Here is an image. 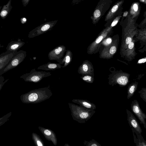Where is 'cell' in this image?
<instances>
[{
  "mask_svg": "<svg viewBox=\"0 0 146 146\" xmlns=\"http://www.w3.org/2000/svg\"><path fill=\"white\" fill-rule=\"evenodd\" d=\"M57 21L56 20L46 22L36 27L29 32L28 38H33L51 30Z\"/></svg>",
  "mask_w": 146,
  "mask_h": 146,
  "instance_id": "5b68a950",
  "label": "cell"
},
{
  "mask_svg": "<svg viewBox=\"0 0 146 146\" xmlns=\"http://www.w3.org/2000/svg\"><path fill=\"white\" fill-rule=\"evenodd\" d=\"M118 8V6L117 5H114L112 8L111 11L112 13L115 12L117 10Z\"/></svg>",
  "mask_w": 146,
  "mask_h": 146,
  "instance_id": "f1b7e54d",
  "label": "cell"
},
{
  "mask_svg": "<svg viewBox=\"0 0 146 146\" xmlns=\"http://www.w3.org/2000/svg\"><path fill=\"white\" fill-rule=\"evenodd\" d=\"M103 38V37L102 36H99L96 40V43L97 44L100 43L102 40Z\"/></svg>",
  "mask_w": 146,
  "mask_h": 146,
  "instance_id": "83f0119b",
  "label": "cell"
},
{
  "mask_svg": "<svg viewBox=\"0 0 146 146\" xmlns=\"http://www.w3.org/2000/svg\"><path fill=\"white\" fill-rule=\"evenodd\" d=\"M116 50V48L115 46H113L111 47L110 50V53L111 54H114Z\"/></svg>",
  "mask_w": 146,
  "mask_h": 146,
  "instance_id": "484cf974",
  "label": "cell"
},
{
  "mask_svg": "<svg viewBox=\"0 0 146 146\" xmlns=\"http://www.w3.org/2000/svg\"><path fill=\"white\" fill-rule=\"evenodd\" d=\"M72 101L83 108L89 110H94L96 108V105L94 104L87 100L74 99H73Z\"/></svg>",
  "mask_w": 146,
  "mask_h": 146,
  "instance_id": "7c38bea8",
  "label": "cell"
},
{
  "mask_svg": "<svg viewBox=\"0 0 146 146\" xmlns=\"http://www.w3.org/2000/svg\"><path fill=\"white\" fill-rule=\"evenodd\" d=\"M68 104L73 119L80 123H85L96 112L94 110H89L80 106L70 103Z\"/></svg>",
  "mask_w": 146,
  "mask_h": 146,
  "instance_id": "7a4b0ae2",
  "label": "cell"
},
{
  "mask_svg": "<svg viewBox=\"0 0 146 146\" xmlns=\"http://www.w3.org/2000/svg\"><path fill=\"white\" fill-rule=\"evenodd\" d=\"M137 84L134 83L130 85L127 88V98L129 99L134 94L137 88Z\"/></svg>",
  "mask_w": 146,
  "mask_h": 146,
  "instance_id": "e0dca14e",
  "label": "cell"
},
{
  "mask_svg": "<svg viewBox=\"0 0 146 146\" xmlns=\"http://www.w3.org/2000/svg\"><path fill=\"white\" fill-rule=\"evenodd\" d=\"M30 0H22L23 6L25 7L28 4Z\"/></svg>",
  "mask_w": 146,
  "mask_h": 146,
  "instance_id": "4316f807",
  "label": "cell"
},
{
  "mask_svg": "<svg viewBox=\"0 0 146 146\" xmlns=\"http://www.w3.org/2000/svg\"><path fill=\"white\" fill-rule=\"evenodd\" d=\"M26 56L25 51H16L8 63L0 70V76L17 67L24 60Z\"/></svg>",
  "mask_w": 146,
  "mask_h": 146,
  "instance_id": "3957f363",
  "label": "cell"
},
{
  "mask_svg": "<svg viewBox=\"0 0 146 146\" xmlns=\"http://www.w3.org/2000/svg\"><path fill=\"white\" fill-rule=\"evenodd\" d=\"M2 7L1 6H0V10L1 9Z\"/></svg>",
  "mask_w": 146,
  "mask_h": 146,
  "instance_id": "ab89813d",
  "label": "cell"
},
{
  "mask_svg": "<svg viewBox=\"0 0 146 146\" xmlns=\"http://www.w3.org/2000/svg\"><path fill=\"white\" fill-rule=\"evenodd\" d=\"M101 13L98 9L96 10L94 13V16L96 18L99 17Z\"/></svg>",
  "mask_w": 146,
  "mask_h": 146,
  "instance_id": "d4e9b609",
  "label": "cell"
},
{
  "mask_svg": "<svg viewBox=\"0 0 146 146\" xmlns=\"http://www.w3.org/2000/svg\"><path fill=\"white\" fill-rule=\"evenodd\" d=\"M9 80V79H7L4 81L5 78L4 77L1 76H0V91L3 85Z\"/></svg>",
  "mask_w": 146,
  "mask_h": 146,
  "instance_id": "cb8c5ba5",
  "label": "cell"
},
{
  "mask_svg": "<svg viewBox=\"0 0 146 146\" xmlns=\"http://www.w3.org/2000/svg\"><path fill=\"white\" fill-rule=\"evenodd\" d=\"M3 47V45H1V43H0V48Z\"/></svg>",
  "mask_w": 146,
  "mask_h": 146,
  "instance_id": "f35d334b",
  "label": "cell"
},
{
  "mask_svg": "<svg viewBox=\"0 0 146 146\" xmlns=\"http://www.w3.org/2000/svg\"><path fill=\"white\" fill-rule=\"evenodd\" d=\"M66 54L63 57L57 61L60 64H64L62 67L65 68L69 65L72 61L73 54L71 50H68L66 52Z\"/></svg>",
  "mask_w": 146,
  "mask_h": 146,
  "instance_id": "5bb4252c",
  "label": "cell"
},
{
  "mask_svg": "<svg viewBox=\"0 0 146 146\" xmlns=\"http://www.w3.org/2000/svg\"><path fill=\"white\" fill-rule=\"evenodd\" d=\"M3 54V53L0 54V56H1Z\"/></svg>",
  "mask_w": 146,
  "mask_h": 146,
  "instance_id": "60d3db41",
  "label": "cell"
},
{
  "mask_svg": "<svg viewBox=\"0 0 146 146\" xmlns=\"http://www.w3.org/2000/svg\"><path fill=\"white\" fill-rule=\"evenodd\" d=\"M21 22L22 23L24 24L26 23L27 21V19L25 18H21Z\"/></svg>",
  "mask_w": 146,
  "mask_h": 146,
  "instance_id": "836d02e7",
  "label": "cell"
},
{
  "mask_svg": "<svg viewBox=\"0 0 146 146\" xmlns=\"http://www.w3.org/2000/svg\"><path fill=\"white\" fill-rule=\"evenodd\" d=\"M38 128L46 139L52 141L55 145H56L57 139L54 132L51 130L40 127H39Z\"/></svg>",
  "mask_w": 146,
  "mask_h": 146,
  "instance_id": "9c48e42d",
  "label": "cell"
},
{
  "mask_svg": "<svg viewBox=\"0 0 146 146\" xmlns=\"http://www.w3.org/2000/svg\"><path fill=\"white\" fill-rule=\"evenodd\" d=\"M81 78L83 80L86 82L91 83L93 82L92 78L90 76L86 75Z\"/></svg>",
  "mask_w": 146,
  "mask_h": 146,
  "instance_id": "603a6c76",
  "label": "cell"
},
{
  "mask_svg": "<svg viewBox=\"0 0 146 146\" xmlns=\"http://www.w3.org/2000/svg\"><path fill=\"white\" fill-rule=\"evenodd\" d=\"M131 38L130 37H128L126 39L125 42L126 44H129L131 42Z\"/></svg>",
  "mask_w": 146,
  "mask_h": 146,
  "instance_id": "f546056e",
  "label": "cell"
},
{
  "mask_svg": "<svg viewBox=\"0 0 146 146\" xmlns=\"http://www.w3.org/2000/svg\"><path fill=\"white\" fill-rule=\"evenodd\" d=\"M51 75L50 72L37 71L34 68L30 72L23 74L21 76L20 78L25 82L38 83L43 78Z\"/></svg>",
  "mask_w": 146,
  "mask_h": 146,
  "instance_id": "277c9868",
  "label": "cell"
},
{
  "mask_svg": "<svg viewBox=\"0 0 146 146\" xmlns=\"http://www.w3.org/2000/svg\"><path fill=\"white\" fill-rule=\"evenodd\" d=\"M134 46V43L133 42H131L128 45V48L129 49H132Z\"/></svg>",
  "mask_w": 146,
  "mask_h": 146,
  "instance_id": "4dcf8cb0",
  "label": "cell"
},
{
  "mask_svg": "<svg viewBox=\"0 0 146 146\" xmlns=\"http://www.w3.org/2000/svg\"><path fill=\"white\" fill-rule=\"evenodd\" d=\"M79 0H73L72 2L73 4H75Z\"/></svg>",
  "mask_w": 146,
  "mask_h": 146,
  "instance_id": "8d00e7d4",
  "label": "cell"
},
{
  "mask_svg": "<svg viewBox=\"0 0 146 146\" xmlns=\"http://www.w3.org/2000/svg\"><path fill=\"white\" fill-rule=\"evenodd\" d=\"M131 108L133 112L137 116L140 121V123L144 125L146 129V123L145 119L146 114L144 113L140 108L139 104L136 100L132 101L131 103Z\"/></svg>",
  "mask_w": 146,
  "mask_h": 146,
  "instance_id": "8992f818",
  "label": "cell"
},
{
  "mask_svg": "<svg viewBox=\"0 0 146 146\" xmlns=\"http://www.w3.org/2000/svg\"><path fill=\"white\" fill-rule=\"evenodd\" d=\"M133 8L134 10L137 11L138 9V7L137 5L136 4H135L133 5Z\"/></svg>",
  "mask_w": 146,
  "mask_h": 146,
  "instance_id": "e575fe53",
  "label": "cell"
},
{
  "mask_svg": "<svg viewBox=\"0 0 146 146\" xmlns=\"http://www.w3.org/2000/svg\"><path fill=\"white\" fill-rule=\"evenodd\" d=\"M32 137L35 145L38 146H43L42 141L41 139L39 137L36 133H33Z\"/></svg>",
  "mask_w": 146,
  "mask_h": 146,
  "instance_id": "d6986e66",
  "label": "cell"
},
{
  "mask_svg": "<svg viewBox=\"0 0 146 146\" xmlns=\"http://www.w3.org/2000/svg\"><path fill=\"white\" fill-rule=\"evenodd\" d=\"M84 144L86 146H101V145L94 139H92L89 141H84Z\"/></svg>",
  "mask_w": 146,
  "mask_h": 146,
  "instance_id": "ffe728a7",
  "label": "cell"
},
{
  "mask_svg": "<svg viewBox=\"0 0 146 146\" xmlns=\"http://www.w3.org/2000/svg\"><path fill=\"white\" fill-rule=\"evenodd\" d=\"M146 58H142L139 60L138 61V63H143L146 62Z\"/></svg>",
  "mask_w": 146,
  "mask_h": 146,
  "instance_id": "1f68e13d",
  "label": "cell"
},
{
  "mask_svg": "<svg viewBox=\"0 0 146 146\" xmlns=\"http://www.w3.org/2000/svg\"><path fill=\"white\" fill-rule=\"evenodd\" d=\"M11 0H9L7 3L4 5L0 12V16L2 19H5L8 15L12 8Z\"/></svg>",
  "mask_w": 146,
  "mask_h": 146,
  "instance_id": "2e32d148",
  "label": "cell"
},
{
  "mask_svg": "<svg viewBox=\"0 0 146 146\" xmlns=\"http://www.w3.org/2000/svg\"><path fill=\"white\" fill-rule=\"evenodd\" d=\"M25 43V42L22 41L19 38L17 41H11L8 44L6 48L7 51L12 52L17 51L22 47Z\"/></svg>",
  "mask_w": 146,
  "mask_h": 146,
  "instance_id": "30bf717a",
  "label": "cell"
},
{
  "mask_svg": "<svg viewBox=\"0 0 146 146\" xmlns=\"http://www.w3.org/2000/svg\"><path fill=\"white\" fill-rule=\"evenodd\" d=\"M127 120L131 128H133L139 133L141 134L142 129L136 118L133 114L129 110L126 109Z\"/></svg>",
  "mask_w": 146,
  "mask_h": 146,
  "instance_id": "ba28073f",
  "label": "cell"
},
{
  "mask_svg": "<svg viewBox=\"0 0 146 146\" xmlns=\"http://www.w3.org/2000/svg\"><path fill=\"white\" fill-rule=\"evenodd\" d=\"M127 13H128L126 11V12H125L124 13L123 16L124 17H126L127 15Z\"/></svg>",
  "mask_w": 146,
  "mask_h": 146,
  "instance_id": "74e56055",
  "label": "cell"
},
{
  "mask_svg": "<svg viewBox=\"0 0 146 146\" xmlns=\"http://www.w3.org/2000/svg\"><path fill=\"white\" fill-rule=\"evenodd\" d=\"M118 20H117L115 19L114 20L112 23L111 26L112 27H113L115 26L118 23Z\"/></svg>",
  "mask_w": 146,
  "mask_h": 146,
  "instance_id": "d6a6232c",
  "label": "cell"
},
{
  "mask_svg": "<svg viewBox=\"0 0 146 146\" xmlns=\"http://www.w3.org/2000/svg\"><path fill=\"white\" fill-rule=\"evenodd\" d=\"M16 51L12 52L7 51L3 53V54L0 56V70L8 63Z\"/></svg>",
  "mask_w": 146,
  "mask_h": 146,
  "instance_id": "8fae6325",
  "label": "cell"
},
{
  "mask_svg": "<svg viewBox=\"0 0 146 146\" xmlns=\"http://www.w3.org/2000/svg\"><path fill=\"white\" fill-rule=\"evenodd\" d=\"M62 66L59 63H57L48 62L47 63L38 66V70H42L46 71L54 70L60 69Z\"/></svg>",
  "mask_w": 146,
  "mask_h": 146,
  "instance_id": "9a60e30c",
  "label": "cell"
},
{
  "mask_svg": "<svg viewBox=\"0 0 146 146\" xmlns=\"http://www.w3.org/2000/svg\"><path fill=\"white\" fill-rule=\"evenodd\" d=\"M11 112H10L0 118V126L4 124L9 120V117L11 115Z\"/></svg>",
  "mask_w": 146,
  "mask_h": 146,
  "instance_id": "44dd1931",
  "label": "cell"
},
{
  "mask_svg": "<svg viewBox=\"0 0 146 146\" xmlns=\"http://www.w3.org/2000/svg\"><path fill=\"white\" fill-rule=\"evenodd\" d=\"M52 95V92L48 87L30 91L21 95L20 99L24 103L35 104L49 98Z\"/></svg>",
  "mask_w": 146,
  "mask_h": 146,
  "instance_id": "6da1fadb",
  "label": "cell"
},
{
  "mask_svg": "<svg viewBox=\"0 0 146 146\" xmlns=\"http://www.w3.org/2000/svg\"><path fill=\"white\" fill-rule=\"evenodd\" d=\"M66 51V47L64 45L58 46L49 52L48 58L50 60L57 61L63 57Z\"/></svg>",
  "mask_w": 146,
  "mask_h": 146,
  "instance_id": "52a82bcc",
  "label": "cell"
},
{
  "mask_svg": "<svg viewBox=\"0 0 146 146\" xmlns=\"http://www.w3.org/2000/svg\"><path fill=\"white\" fill-rule=\"evenodd\" d=\"M128 82V78L125 76H121L116 80L115 84H118L121 86H125Z\"/></svg>",
  "mask_w": 146,
  "mask_h": 146,
  "instance_id": "ac0fdd59",
  "label": "cell"
},
{
  "mask_svg": "<svg viewBox=\"0 0 146 146\" xmlns=\"http://www.w3.org/2000/svg\"><path fill=\"white\" fill-rule=\"evenodd\" d=\"M111 42V40L110 38H108L106 40V42L108 44H110Z\"/></svg>",
  "mask_w": 146,
  "mask_h": 146,
  "instance_id": "d590c367",
  "label": "cell"
},
{
  "mask_svg": "<svg viewBox=\"0 0 146 146\" xmlns=\"http://www.w3.org/2000/svg\"><path fill=\"white\" fill-rule=\"evenodd\" d=\"M132 130L134 142L136 146H146V141L145 140L141 134L134 129L131 128Z\"/></svg>",
  "mask_w": 146,
  "mask_h": 146,
  "instance_id": "4fadbf2b",
  "label": "cell"
},
{
  "mask_svg": "<svg viewBox=\"0 0 146 146\" xmlns=\"http://www.w3.org/2000/svg\"><path fill=\"white\" fill-rule=\"evenodd\" d=\"M138 93L140 94V96L145 102H146V88H143Z\"/></svg>",
  "mask_w": 146,
  "mask_h": 146,
  "instance_id": "7402d4cb",
  "label": "cell"
}]
</instances>
